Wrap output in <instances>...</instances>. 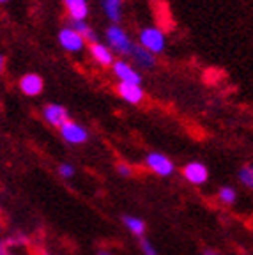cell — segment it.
Instances as JSON below:
<instances>
[{
	"instance_id": "cb8c5ba5",
	"label": "cell",
	"mask_w": 253,
	"mask_h": 255,
	"mask_svg": "<svg viewBox=\"0 0 253 255\" xmlns=\"http://www.w3.org/2000/svg\"><path fill=\"white\" fill-rule=\"evenodd\" d=\"M96 255H114L112 252H108V250H98V254Z\"/></svg>"
},
{
	"instance_id": "5b68a950",
	"label": "cell",
	"mask_w": 253,
	"mask_h": 255,
	"mask_svg": "<svg viewBox=\"0 0 253 255\" xmlns=\"http://www.w3.org/2000/svg\"><path fill=\"white\" fill-rule=\"evenodd\" d=\"M59 44L69 53H78L85 46V39L71 27H64L59 30Z\"/></svg>"
},
{
	"instance_id": "6da1fadb",
	"label": "cell",
	"mask_w": 253,
	"mask_h": 255,
	"mask_svg": "<svg viewBox=\"0 0 253 255\" xmlns=\"http://www.w3.org/2000/svg\"><path fill=\"white\" fill-rule=\"evenodd\" d=\"M138 41H140V46L145 48L147 52H150L152 55H158V53H161L166 48L165 32L159 27H154V25L143 27L142 30H140Z\"/></svg>"
},
{
	"instance_id": "44dd1931",
	"label": "cell",
	"mask_w": 253,
	"mask_h": 255,
	"mask_svg": "<svg viewBox=\"0 0 253 255\" xmlns=\"http://www.w3.org/2000/svg\"><path fill=\"white\" fill-rule=\"evenodd\" d=\"M117 172H119V175H123V177H129V175L133 174V168L127 163H119L117 165Z\"/></svg>"
},
{
	"instance_id": "d6986e66",
	"label": "cell",
	"mask_w": 253,
	"mask_h": 255,
	"mask_svg": "<svg viewBox=\"0 0 253 255\" xmlns=\"http://www.w3.org/2000/svg\"><path fill=\"white\" fill-rule=\"evenodd\" d=\"M59 175L64 179H71L75 175V167L71 163H60L59 165Z\"/></svg>"
},
{
	"instance_id": "4fadbf2b",
	"label": "cell",
	"mask_w": 253,
	"mask_h": 255,
	"mask_svg": "<svg viewBox=\"0 0 253 255\" xmlns=\"http://www.w3.org/2000/svg\"><path fill=\"white\" fill-rule=\"evenodd\" d=\"M129 55L133 57L134 62L138 64V66H142V68H145V69L154 68V64H156L154 55H152L150 52H147L145 48H142L140 44H133Z\"/></svg>"
},
{
	"instance_id": "8fae6325",
	"label": "cell",
	"mask_w": 253,
	"mask_h": 255,
	"mask_svg": "<svg viewBox=\"0 0 253 255\" xmlns=\"http://www.w3.org/2000/svg\"><path fill=\"white\" fill-rule=\"evenodd\" d=\"M89 50H91L92 59H94L98 64H101V66H112V64L115 62L114 52H112L107 44L99 43L98 41V43H92L91 46H89Z\"/></svg>"
},
{
	"instance_id": "9c48e42d",
	"label": "cell",
	"mask_w": 253,
	"mask_h": 255,
	"mask_svg": "<svg viewBox=\"0 0 253 255\" xmlns=\"http://www.w3.org/2000/svg\"><path fill=\"white\" fill-rule=\"evenodd\" d=\"M43 117L48 124H52L55 128H60L62 124H66L69 121V116H67V110L62 107V105L57 103H50L43 108Z\"/></svg>"
},
{
	"instance_id": "8992f818",
	"label": "cell",
	"mask_w": 253,
	"mask_h": 255,
	"mask_svg": "<svg viewBox=\"0 0 253 255\" xmlns=\"http://www.w3.org/2000/svg\"><path fill=\"white\" fill-rule=\"evenodd\" d=\"M60 129V135L62 138L66 140L67 143H73V145H80V143H85L89 138V133L87 129L78 123H73V121H67L66 124L59 128Z\"/></svg>"
},
{
	"instance_id": "d4e9b609",
	"label": "cell",
	"mask_w": 253,
	"mask_h": 255,
	"mask_svg": "<svg viewBox=\"0 0 253 255\" xmlns=\"http://www.w3.org/2000/svg\"><path fill=\"white\" fill-rule=\"evenodd\" d=\"M202 255H220V254H218V252H214V250H206Z\"/></svg>"
},
{
	"instance_id": "2e32d148",
	"label": "cell",
	"mask_w": 253,
	"mask_h": 255,
	"mask_svg": "<svg viewBox=\"0 0 253 255\" xmlns=\"http://www.w3.org/2000/svg\"><path fill=\"white\" fill-rule=\"evenodd\" d=\"M71 28L73 30H76L80 34V36L83 37L85 41H89V43H98V36H96V32L92 30L91 27H89L85 21H73L71 23Z\"/></svg>"
},
{
	"instance_id": "9a60e30c",
	"label": "cell",
	"mask_w": 253,
	"mask_h": 255,
	"mask_svg": "<svg viewBox=\"0 0 253 255\" xmlns=\"http://www.w3.org/2000/svg\"><path fill=\"white\" fill-rule=\"evenodd\" d=\"M123 223H124V227H126L133 236H138V238H142V236L145 234V222H143V220H140V218H136V216L124 215L123 216Z\"/></svg>"
},
{
	"instance_id": "277c9868",
	"label": "cell",
	"mask_w": 253,
	"mask_h": 255,
	"mask_svg": "<svg viewBox=\"0 0 253 255\" xmlns=\"http://www.w3.org/2000/svg\"><path fill=\"white\" fill-rule=\"evenodd\" d=\"M182 177L190 184L200 186V184H206L209 179V168L200 161H190L182 167Z\"/></svg>"
},
{
	"instance_id": "52a82bcc",
	"label": "cell",
	"mask_w": 253,
	"mask_h": 255,
	"mask_svg": "<svg viewBox=\"0 0 253 255\" xmlns=\"http://www.w3.org/2000/svg\"><path fill=\"white\" fill-rule=\"evenodd\" d=\"M112 69H114L115 76L123 82V84H134V85H140V82H142V76H140V73L136 71V69H133L127 62H124V60H115L114 64H112Z\"/></svg>"
},
{
	"instance_id": "7a4b0ae2",
	"label": "cell",
	"mask_w": 253,
	"mask_h": 255,
	"mask_svg": "<svg viewBox=\"0 0 253 255\" xmlns=\"http://www.w3.org/2000/svg\"><path fill=\"white\" fill-rule=\"evenodd\" d=\"M107 41H108V48L112 52H117L121 55H129L133 43L129 41L127 34L119 27V25H112L107 28Z\"/></svg>"
},
{
	"instance_id": "3957f363",
	"label": "cell",
	"mask_w": 253,
	"mask_h": 255,
	"mask_svg": "<svg viewBox=\"0 0 253 255\" xmlns=\"http://www.w3.org/2000/svg\"><path fill=\"white\" fill-rule=\"evenodd\" d=\"M145 167L149 168L150 172H154L156 175H159V177H168V175H172L175 170L174 161L166 154L156 152V151L149 152V154L145 156Z\"/></svg>"
},
{
	"instance_id": "ffe728a7",
	"label": "cell",
	"mask_w": 253,
	"mask_h": 255,
	"mask_svg": "<svg viewBox=\"0 0 253 255\" xmlns=\"http://www.w3.org/2000/svg\"><path fill=\"white\" fill-rule=\"evenodd\" d=\"M140 248H142L143 255H159L158 250H156V248L152 247V243L147 241V239H142V241H140Z\"/></svg>"
},
{
	"instance_id": "603a6c76",
	"label": "cell",
	"mask_w": 253,
	"mask_h": 255,
	"mask_svg": "<svg viewBox=\"0 0 253 255\" xmlns=\"http://www.w3.org/2000/svg\"><path fill=\"white\" fill-rule=\"evenodd\" d=\"M0 255H5V243L0 239Z\"/></svg>"
},
{
	"instance_id": "7c38bea8",
	"label": "cell",
	"mask_w": 253,
	"mask_h": 255,
	"mask_svg": "<svg viewBox=\"0 0 253 255\" xmlns=\"http://www.w3.org/2000/svg\"><path fill=\"white\" fill-rule=\"evenodd\" d=\"M66 9L71 16L73 21H85L89 14V4L87 0H64Z\"/></svg>"
},
{
	"instance_id": "ba28073f",
	"label": "cell",
	"mask_w": 253,
	"mask_h": 255,
	"mask_svg": "<svg viewBox=\"0 0 253 255\" xmlns=\"http://www.w3.org/2000/svg\"><path fill=\"white\" fill-rule=\"evenodd\" d=\"M44 89V80L41 78L37 73H27L25 76H21L20 80V91L28 98H36L43 92Z\"/></svg>"
},
{
	"instance_id": "484cf974",
	"label": "cell",
	"mask_w": 253,
	"mask_h": 255,
	"mask_svg": "<svg viewBox=\"0 0 253 255\" xmlns=\"http://www.w3.org/2000/svg\"><path fill=\"white\" fill-rule=\"evenodd\" d=\"M0 2H7V0H0Z\"/></svg>"
},
{
	"instance_id": "e0dca14e",
	"label": "cell",
	"mask_w": 253,
	"mask_h": 255,
	"mask_svg": "<svg viewBox=\"0 0 253 255\" xmlns=\"http://www.w3.org/2000/svg\"><path fill=\"white\" fill-rule=\"evenodd\" d=\"M218 200L222 204H225V206H232L238 200V191L232 186H222L218 190Z\"/></svg>"
},
{
	"instance_id": "5bb4252c",
	"label": "cell",
	"mask_w": 253,
	"mask_h": 255,
	"mask_svg": "<svg viewBox=\"0 0 253 255\" xmlns=\"http://www.w3.org/2000/svg\"><path fill=\"white\" fill-rule=\"evenodd\" d=\"M103 7L107 12L108 20L112 25H117L123 18V7H121V0H103Z\"/></svg>"
},
{
	"instance_id": "7402d4cb",
	"label": "cell",
	"mask_w": 253,
	"mask_h": 255,
	"mask_svg": "<svg viewBox=\"0 0 253 255\" xmlns=\"http://www.w3.org/2000/svg\"><path fill=\"white\" fill-rule=\"evenodd\" d=\"M4 68H5V57L0 55V73L4 71Z\"/></svg>"
},
{
	"instance_id": "ac0fdd59",
	"label": "cell",
	"mask_w": 253,
	"mask_h": 255,
	"mask_svg": "<svg viewBox=\"0 0 253 255\" xmlns=\"http://www.w3.org/2000/svg\"><path fill=\"white\" fill-rule=\"evenodd\" d=\"M238 177L246 188L253 190V165H245V167L239 168Z\"/></svg>"
},
{
	"instance_id": "30bf717a",
	"label": "cell",
	"mask_w": 253,
	"mask_h": 255,
	"mask_svg": "<svg viewBox=\"0 0 253 255\" xmlns=\"http://www.w3.org/2000/svg\"><path fill=\"white\" fill-rule=\"evenodd\" d=\"M117 94L123 98L126 103L129 105H138L140 101L143 100V96H145V92H143V89L140 87V85H134V84H123L121 82L119 85H117Z\"/></svg>"
}]
</instances>
